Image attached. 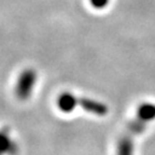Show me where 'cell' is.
Returning <instances> with one entry per match:
<instances>
[{
	"label": "cell",
	"mask_w": 155,
	"mask_h": 155,
	"mask_svg": "<svg viewBox=\"0 0 155 155\" xmlns=\"http://www.w3.org/2000/svg\"><path fill=\"white\" fill-rule=\"evenodd\" d=\"M90 2L95 9H104L109 3V0H90Z\"/></svg>",
	"instance_id": "cell-8"
},
{
	"label": "cell",
	"mask_w": 155,
	"mask_h": 155,
	"mask_svg": "<svg viewBox=\"0 0 155 155\" xmlns=\"http://www.w3.org/2000/svg\"><path fill=\"white\" fill-rule=\"evenodd\" d=\"M128 130L133 135H139V134L143 133L145 130V122L139 120L138 117L128 123Z\"/></svg>",
	"instance_id": "cell-7"
},
{
	"label": "cell",
	"mask_w": 155,
	"mask_h": 155,
	"mask_svg": "<svg viewBox=\"0 0 155 155\" xmlns=\"http://www.w3.org/2000/svg\"><path fill=\"white\" fill-rule=\"evenodd\" d=\"M16 152L17 147L10 137L9 128L0 129V155H15Z\"/></svg>",
	"instance_id": "cell-3"
},
{
	"label": "cell",
	"mask_w": 155,
	"mask_h": 155,
	"mask_svg": "<svg viewBox=\"0 0 155 155\" xmlns=\"http://www.w3.org/2000/svg\"><path fill=\"white\" fill-rule=\"evenodd\" d=\"M134 154V140L129 135L123 136L119 140L116 155H133Z\"/></svg>",
	"instance_id": "cell-6"
},
{
	"label": "cell",
	"mask_w": 155,
	"mask_h": 155,
	"mask_svg": "<svg viewBox=\"0 0 155 155\" xmlns=\"http://www.w3.org/2000/svg\"><path fill=\"white\" fill-rule=\"evenodd\" d=\"M37 72L31 69H25L17 79L15 85V95L19 100H27L31 96L34 87L37 83Z\"/></svg>",
	"instance_id": "cell-1"
},
{
	"label": "cell",
	"mask_w": 155,
	"mask_h": 155,
	"mask_svg": "<svg viewBox=\"0 0 155 155\" xmlns=\"http://www.w3.org/2000/svg\"><path fill=\"white\" fill-rule=\"evenodd\" d=\"M58 108L65 113H70L78 106V98L71 93H63L57 98Z\"/></svg>",
	"instance_id": "cell-4"
},
{
	"label": "cell",
	"mask_w": 155,
	"mask_h": 155,
	"mask_svg": "<svg viewBox=\"0 0 155 155\" xmlns=\"http://www.w3.org/2000/svg\"><path fill=\"white\" fill-rule=\"evenodd\" d=\"M78 104L86 112L95 114V115L104 116L108 113V107L102 102H99L94 99L81 97V98H78Z\"/></svg>",
	"instance_id": "cell-2"
},
{
	"label": "cell",
	"mask_w": 155,
	"mask_h": 155,
	"mask_svg": "<svg viewBox=\"0 0 155 155\" xmlns=\"http://www.w3.org/2000/svg\"><path fill=\"white\" fill-rule=\"evenodd\" d=\"M137 117L145 123L155 120V104L150 102L142 104L137 110Z\"/></svg>",
	"instance_id": "cell-5"
}]
</instances>
